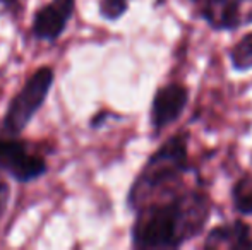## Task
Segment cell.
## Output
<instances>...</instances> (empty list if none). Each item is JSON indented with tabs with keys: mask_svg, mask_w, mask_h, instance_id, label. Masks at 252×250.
Wrapping results in <instances>:
<instances>
[{
	"mask_svg": "<svg viewBox=\"0 0 252 250\" xmlns=\"http://www.w3.org/2000/svg\"><path fill=\"white\" fill-rule=\"evenodd\" d=\"M232 195L233 211L240 216H252V175L246 173L232 185L230 190Z\"/></svg>",
	"mask_w": 252,
	"mask_h": 250,
	"instance_id": "cell-9",
	"label": "cell"
},
{
	"mask_svg": "<svg viewBox=\"0 0 252 250\" xmlns=\"http://www.w3.org/2000/svg\"><path fill=\"white\" fill-rule=\"evenodd\" d=\"M0 170L21 184H28L47 173V163L41 158L31 156L21 140L0 137Z\"/></svg>",
	"mask_w": 252,
	"mask_h": 250,
	"instance_id": "cell-5",
	"label": "cell"
},
{
	"mask_svg": "<svg viewBox=\"0 0 252 250\" xmlns=\"http://www.w3.org/2000/svg\"><path fill=\"white\" fill-rule=\"evenodd\" d=\"M228 62L235 72L246 74L252 70V31L242 34L228 50Z\"/></svg>",
	"mask_w": 252,
	"mask_h": 250,
	"instance_id": "cell-8",
	"label": "cell"
},
{
	"mask_svg": "<svg viewBox=\"0 0 252 250\" xmlns=\"http://www.w3.org/2000/svg\"><path fill=\"white\" fill-rule=\"evenodd\" d=\"M110 117H113V115L108 113V111H101V113H98L96 117L91 120V127H93V129H98V127H101L103 122H105L106 118H110Z\"/></svg>",
	"mask_w": 252,
	"mask_h": 250,
	"instance_id": "cell-12",
	"label": "cell"
},
{
	"mask_svg": "<svg viewBox=\"0 0 252 250\" xmlns=\"http://www.w3.org/2000/svg\"><path fill=\"white\" fill-rule=\"evenodd\" d=\"M53 83V70L50 67H40L26 84L23 89L12 98L7 113L3 117L2 129L7 136L16 137L28 127L33 120L34 113L43 107L45 100H47L50 87Z\"/></svg>",
	"mask_w": 252,
	"mask_h": 250,
	"instance_id": "cell-3",
	"label": "cell"
},
{
	"mask_svg": "<svg viewBox=\"0 0 252 250\" xmlns=\"http://www.w3.org/2000/svg\"><path fill=\"white\" fill-rule=\"evenodd\" d=\"M74 12V0H52L41 7L33 21V34L40 40L55 41L62 36Z\"/></svg>",
	"mask_w": 252,
	"mask_h": 250,
	"instance_id": "cell-6",
	"label": "cell"
},
{
	"mask_svg": "<svg viewBox=\"0 0 252 250\" xmlns=\"http://www.w3.org/2000/svg\"><path fill=\"white\" fill-rule=\"evenodd\" d=\"M189 2L199 7V12L197 14H199V17L206 23V21L211 17V14L215 12L225 0H189Z\"/></svg>",
	"mask_w": 252,
	"mask_h": 250,
	"instance_id": "cell-11",
	"label": "cell"
},
{
	"mask_svg": "<svg viewBox=\"0 0 252 250\" xmlns=\"http://www.w3.org/2000/svg\"><path fill=\"white\" fill-rule=\"evenodd\" d=\"M134 249H180L201 237L211 218V199L201 189H177L134 211Z\"/></svg>",
	"mask_w": 252,
	"mask_h": 250,
	"instance_id": "cell-1",
	"label": "cell"
},
{
	"mask_svg": "<svg viewBox=\"0 0 252 250\" xmlns=\"http://www.w3.org/2000/svg\"><path fill=\"white\" fill-rule=\"evenodd\" d=\"M189 130H180L170 136L148 158L129 189L127 206L130 211L139 209L155 197L182 187L184 177L194 171L189 165Z\"/></svg>",
	"mask_w": 252,
	"mask_h": 250,
	"instance_id": "cell-2",
	"label": "cell"
},
{
	"mask_svg": "<svg viewBox=\"0 0 252 250\" xmlns=\"http://www.w3.org/2000/svg\"><path fill=\"white\" fill-rule=\"evenodd\" d=\"M129 10V0H101L100 16L105 21H119Z\"/></svg>",
	"mask_w": 252,
	"mask_h": 250,
	"instance_id": "cell-10",
	"label": "cell"
},
{
	"mask_svg": "<svg viewBox=\"0 0 252 250\" xmlns=\"http://www.w3.org/2000/svg\"><path fill=\"white\" fill-rule=\"evenodd\" d=\"M190 101V91L184 84L168 83L153 94L150 125L155 136H159L170 125L177 124L186 113Z\"/></svg>",
	"mask_w": 252,
	"mask_h": 250,
	"instance_id": "cell-4",
	"label": "cell"
},
{
	"mask_svg": "<svg viewBox=\"0 0 252 250\" xmlns=\"http://www.w3.org/2000/svg\"><path fill=\"white\" fill-rule=\"evenodd\" d=\"M204 249L226 247L232 250L252 249V226L244 220H235L232 223H223L211 228L202 242Z\"/></svg>",
	"mask_w": 252,
	"mask_h": 250,
	"instance_id": "cell-7",
	"label": "cell"
}]
</instances>
